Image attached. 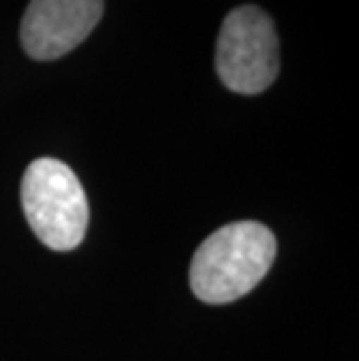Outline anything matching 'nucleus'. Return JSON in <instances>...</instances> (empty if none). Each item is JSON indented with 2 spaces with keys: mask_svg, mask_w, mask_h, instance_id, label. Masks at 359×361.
<instances>
[{
  "mask_svg": "<svg viewBox=\"0 0 359 361\" xmlns=\"http://www.w3.org/2000/svg\"><path fill=\"white\" fill-rule=\"evenodd\" d=\"M278 255L276 235L259 221H233L198 245L189 284L198 301L221 305L250 294Z\"/></svg>",
  "mask_w": 359,
  "mask_h": 361,
  "instance_id": "f257e3e1",
  "label": "nucleus"
},
{
  "mask_svg": "<svg viewBox=\"0 0 359 361\" xmlns=\"http://www.w3.org/2000/svg\"><path fill=\"white\" fill-rule=\"evenodd\" d=\"M215 71L229 91L262 94L280 71V47L273 19L257 5L236 7L217 35Z\"/></svg>",
  "mask_w": 359,
  "mask_h": 361,
  "instance_id": "7ed1b4c3",
  "label": "nucleus"
},
{
  "mask_svg": "<svg viewBox=\"0 0 359 361\" xmlns=\"http://www.w3.org/2000/svg\"><path fill=\"white\" fill-rule=\"evenodd\" d=\"M103 17V0H30L21 44L30 59L54 61L87 40Z\"/></svg>",
  "mask_w": 359,
  "mask_h": 361,
  "instance_id": "20e7f679",
  "label": "nucleus"
},
{
  "mask_svg": "<svg viewBox=\"0 0 359 361\" xmlns=\"http://www.w3.org/2000/svg\"><path fill=\"white\" fill-rule=\"evenodd\" d=\"M21 205L37 240L54 252H71L84 240L89 203L82 182L59 159L33 161L21 180Z\"/></svg>",
  "mask_w": 359,
  "mask_h": 361,
  "instance_id": "f03ea898",
  "label": "nucleus"
}]
</instances>
